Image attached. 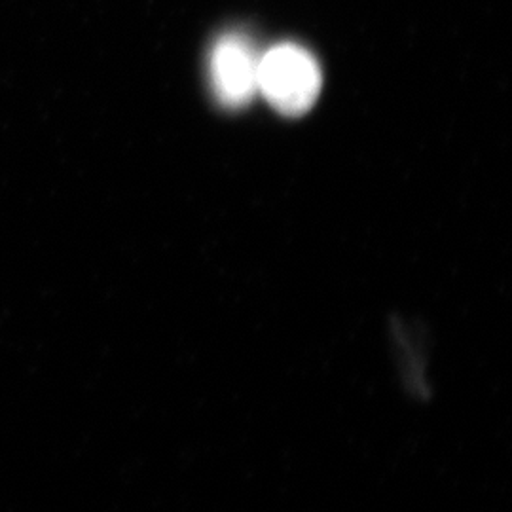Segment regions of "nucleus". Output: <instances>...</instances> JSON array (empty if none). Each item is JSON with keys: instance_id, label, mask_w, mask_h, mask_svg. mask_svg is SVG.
<instances>
[{"instance_id": "1", "label": "nucleus", "mask_w": 512, "mask_h": 512, "mask_svg": "<svg viewBox=\"0 0 512 512\" xmlns=\"http://www.w3.org/2000/svg\"><path fill=\"white\" fill-rule=\"evenodd\" d=\"M258 92L283 116H304L317 103L323 74L317 59L294 42L275 44L258 59Z\"/></svg>"}, {"instance_id": "2", "label": "nucleus", "mask_w": 512, "mask_h": 512, "mask_svg": "<svg viewBox=\"0 0 512 512\" xmlns=\"http://www.w3.org/2000/svg\"><path fill=\"white\" fill-rule=\"evenodd\" d=\"M258 59L253 40L241 33H226L213 44L209 82L224 109H243L255 99Z\"/></svg>"}]
</instances>
